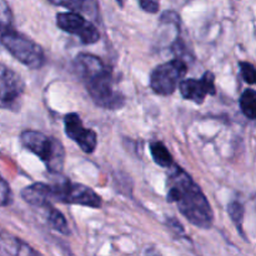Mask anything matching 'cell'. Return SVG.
<instances>
[{"mask_svg": "<svg viewBox=\"0 0 256 256\" xmlns=\"http://www.w3.org/2000/svg\"><path fill=\"white\" fill-rule=\"evenodd\" d=\"M239 66L240 72H242V76L245 80V82H248L250 85H256V68L254 65L242 62L239 64Z\"/></svg>", "mask_w": 256, "mask_h": 256, "instance_id": "cell-17", "label": "cell"}, {"mask_svg": "<svg viewBox=\"0 0 256 256\" xmlns=\"http://www.w3.org/2000/svg\"><path fill=\"white\" fill-rule=\"evenodd\" d=\"M0 42L19 62L30 69H39L45 62L44 50L34 40L10 26L0 28Z\"/></svg>", "mask_w": 256, "mask_h": 256, "instance_id": "cell-4", "label": "cell"}, {"mask_svg": "<svg viewBox=\"0 0 256 256\" xmlns=\"http://www.w3.org/2000/svg\"><path fill=\"white\" fill-rule=\"evenodd\" d=\"M150 152H152V159H154V162H156L159 166L170 169V168L174 165V159H172L170 152L164 145V142H152V144H150Z\"/></svg>", "mask_w": 256, "mask_h": 256, "instance_id": "cell-14", "label": "cell"}, {"mask_svg": "<svg viewBox=\"0 0 256 256\" xmlns=\"http://www.w3.org/2000/svg\"><path fill=\"white\" fill-rule=\"evenodd\" d=\"M56 25L62 32L79 36V39L84 44H94L100 39V34L96 28L89 20L75 12L58 14Z\"/></svg>", "mask_w": 256, "mask_h": 256, "instance_id": "cell-7", "label": "cell"}, {"mask_svg": "<svg viewBox=\"0 0 256 256\" xmlns=\"http://www.w3.org/2000/svg\"><path fill=\"white\" fill-rule=\"evenodd\" d=\"M12 12H10L9 6H8L5 0H0V28L10 26L12 24Z\"/></svg>", "mask_w": 256, "mask_h": 256, "instance_id": "cell-19", "label": "cell"}, {"mask_svg": "<svg viewBox=\"0 0 256 256\" xmlns=\"http://www.w3.org/2000/svg\"><path fill=\"white\" fill-rule=\"evenodd\" d=\"M64 129L68 138L76 142L86 154H92L98 145V135L94 130L86 129L82 119L75 112L66 114L64 118Z\"/></svg>", "mask_w": 256, "mask_h": 256, "instance_id": "cell-9", "label": "cell"}, {"mask_svg": "<svg viewBox=\"0 0 256 256\" xmlns=\"http://www.w3.org/2000/svg\"><path fill=\"white\" fill-rule=\"evenodd\" d=\"M75 69L98 106L119 109L124 105V96L115 89L112 70L102 59L92 54H79L75 59Z\"/></svg>", "mask_w": 256, "mask_h": 256, "instance_id": "cell-2", "label": "cell"}, {"mask_svg": "<svg viewBox=\"0 0 256 256\" xmlns=\"http://www.w3.org/2000/svg\"><path fill=\"white\" fill-rule=\"evenodd\" d=\"M45 210V214H46V222L48 224L50 225L52 229H54L55 232H60V234L69 235V225H68V222L65 220L64 215L59 212L58 209H55L52 206V204L46 205L45 208H42Z\"/></svg>", "mask_w": 256, "mask_h": 256, "instance_id": "cell-13", "label": "cell"}, {"mask_svg": "<svg viewBox=\"0 0 256 256\" xmlns=\"http://www.w3.org/2000/svg\"><path fill=\"white\" fill-rule=\"evenodd\" d=\"M240 108L242 114L249 119H256V90L248 89L240 98Z\"/></svg>", "mask_w": 256, "mask_h": 256, "instance_id": "cell-15", "label": "cell"}, {"mask_svg": "<svg viewBox=\"0 0 256 256\" xmlns=\"http://www.w3.org/2000/svg\"><path fill=\"white\" fill-rule=\"evenodd\" d=\"M20 142L25 149L36 155L44 162L49 172H62L65 160V150L59 140L36 130H25L20 135Z\"/></svg>", "mask_w": 256, "mask_h": 256, "instance_id": "cell-3", "label": "cell"}, {"mask_svg": "<svg viewBox=\"0 0 256 256\" xmlns=\"http://www.w3.org/2000/svg\"><path fill=\"white\" fill-rule=\"evenodd\" d=\"M138 2H139L140 8L144 12H152V14H155V12H159L160 0H138Z\"/></svg>", "mask_w": 256, "mask_h": 256, "instance_id": "cell-21", "label": "cell"}, {"mask_svg": "<svg viewBox=\"0 0 256 256\" xmlns=\"http://www.w3.org/2000/svg\"><path fill=\"white\" fill-rule=\"evenodd\" d=\"M116 2H119V4H120V5H122H122H124V4H125V0H116Z\"/></svg>", "mask_w": 256, "mask_h": 256, "instance_id": "cell-22", "label": "cell"}, {"mask_svg": "<svg viewBox=\"0 0 256 256\" xmlns=\"http://www.w3.org/2000/svg\"><path fill=\"white\" fill-rule=\"evenodd\" d=\"M179 90L184 99L202 104L208 95H214L216 92L214 74L206 72L202 79L182 80L179 85Z\"/></svg>", "mask_w": 256, "mask_h": 256, "instance_id": "cell-10", "label": "cell"}, {"mask_svg": "<svg viewBox=\"0 0 256 256\" xmlns=\"http://www.w3.org/2000/svg\"><path fill=\"white\" fill-rule=\"evenodd\" d=\"M168 179V202L176 204L182 216L192 225L209 229L214 222L210 202L199 185L182 168L172 165Z\"/></svg>", "mask_w": 256, "mask_h": 256, "instance_id": "cell-1", "label": "cell"}, {"mask_svg": "<svg viewBox=\"0 0 256 256\" xmlns=\"http://www.w3.org/2000/svg\"><path fill=\"white\" fill-rule=\"evenodd\" d=\"M22 198L32 206L42 209L46 205L52 204V186L44 182L29 185L22 190Z\"/></svg>", "mask_w": 256, "mask_h": 256, "instance_id": "cell-11", "label": "cell"}, {"mask_svg": "<svg viewBox=\"0 0 256 256\" xmlns=\"http://www.w3.org/2000/svg\"><path fill=\"white\" fill-rule=\"evenodd\" d=\"M0 254L38 255L39 252L12 235H0Z\"/></svg>", "mask_w": 256, "mask_h": 256, "instance_id": "cell-12", "label": "cell"}, {"mask_svg": "<svg viewBox=\"0 0 256 256\" xmlns=\"http://www.w3.org/2000/svg\"><path fill=\"white\" fill-rule=\"evenodd\" d=\"M9 184L0 176V206H8L12 199Z\"/></svg>", "mask_w": 256, "mask_h": 256, "instance_id": "cell-18", "label": "cell"}, {"mask_svg": "<svg viewBox=\"0 0 256 256\" xmlns=\"http://www.w3.org/2000/svg\"><path fill=\"white\" fill-rule=\"evenodd\" d=\"M228 212L232 216V222L236 224L238 229H240L242 232V218H244V208L240 202H232V204L228 206Z\"/></svg>", "mask_w": 256, "mask_h": 256, "instance_id": "cell-16", "label": "cell"}, {"mask_svg": "<svg viewBox=\"0 0 256 256\" xmlns=\"http://www.w3.org/2000/svg\"><path fill=\"white\" fill-rule=\"evenodd\" d=\"M52 2L58 5H62V6L70 8L72 10H79L84 9L85 4H86L89 0H50Z\"/></svg>", "mask_w": 256, "mask_h": 256, "instance_id": "cell-20", "label": "cell"}, {"mask_svg": "<svg viewBox=\"0 0 256 256\" xmlns=\"http://www.w3.org/2000/svg\"><path fill=\"white\" fill-rule=\"evenodd\" d=\"M52 186V202H64V204L82 205V206L99 209L102 205V200L96 192L82 184L72 182H58Z\"/></svg>", "mask_w": 256, "mask_h": 256, "instance_id": "cell-6", "label": "cell"}, {"mask_svg": "<svg viewBox=\"0 0 256 256\" xmlns=\"http://www.w3.org/2000/svg\"><path fill=\"white\" fill-rule=\"evenodd\" d=\"M188 72L182 59H174L155 68L150 76V86L156 94L168 96L176 90Z\"/></svg>", "mask_w": 256, "mask_h": 256, "instance_id": "cell-5", "label": "cell"}, {"mask_svg": "<svg viewBox=\"0 0 256 256\" xmlns=\"http://www.w3.org/2000/svg\"><path fill=\"white\" fill-rule=\"evenodd\" d=\"M25 90L20 75L0 64V109H12L18 105Z\"/></svg>", "mask_w": 256, "mask_h": 256, "instance_id": "cell-8", "label": "cell"}]
</instances>
